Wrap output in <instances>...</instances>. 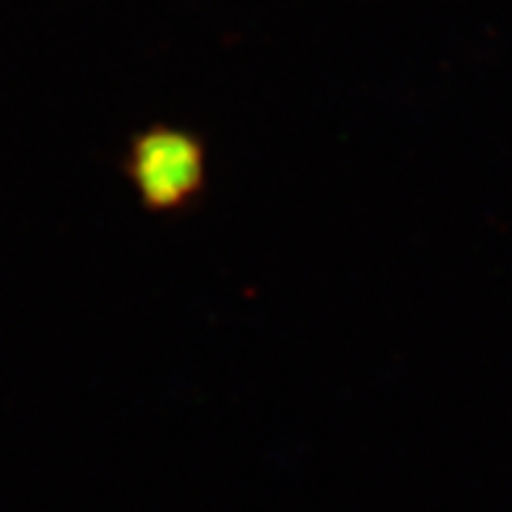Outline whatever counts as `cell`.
Instances as JSON below:
<instances>
[{
	"instance_id": "cell-1",
	"label": "cell",
	"mask_w": 512,
	"mask_h": 512,
	"mask_svg": "<svg viewBox=\"0 0 512 512\" xmlns=\"http://www.w3.org/2000/svg\"><path fill=\"white\" fill-rule=\"evenodd\" d=\"M130 167L143 201L169 208L185 203L198 190L203 156L193 138L175 130H156L136 143Z\"/></svg>"
}]
</instances>
